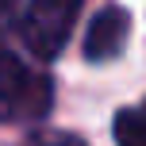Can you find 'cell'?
<instances>
[{
	"label": "cell",
	"instance_id": "8992f818",
	"mask_svg": "<svg viewBox=\"0 0 146 146\" xmlns=\"http://www.w3.org/2000/svg\"><path fill=\"white\" fill-rule=\"evenodd\" d=\"M15 15H19V0H0V35L12 27Z\"/></svg>",
	"mask_w": 146,
	"mask_h": 146
},
{
	"label": "cell",
	"instance_id": "5b68a950",
	"mask_svg": "<svg viewBox=\"0 0 146 146\" xmlns=\"http://www.w3.org/2000/svg\"><path fill=\"white\" fill-rule=\"evenodd\" d=\"M27 146H85V142L69 131H38L35 139H27Z\"/></svg>",
	"mask_w": 146,
	"mask_h": 146
},
{
	"label": "cell",
	"instance_id": "7a4b0ae2",
	"mask_svg": "<svg viewBox=\"0 0 146 146\" xmlns=\"http://www.w3.org/2000/svg\"><path fill=\"white\" fill-rule=\"evenodd\" d=\"M54 104L50 81L31 73L15 54L0 50V123L12 119H38Z\"/></svg>",
	"mask_w": 146,
	"mask_h": 146
},
{
	"label": "cell",
	"instance_id": "277c9868",
	"mask_svg": "<svg viewBox=\"0 0 146 146\" xmlns=\"http://www.w3.org/2000/svg\"><path fill=\"white\" fill-rule=\"evenodd\" d=\"M119 146H146V100L135 104V108H123L111 123Z\"/></svg>",
	"mask_w": 146,
	"mask_h": 146
},
{
	"label": "cell",
	"instance_id": "6da1fadb",
	"mask_svg": "<svg viewBox=\"0 0 146 146\" xmlns=\"http://www.w3.org/2000/svg\"><path fill=\"white\" fill-rule=\"evenodd\" d=\"M77 15H81V0H31L19 23L23 46L35 58L54 62L66 50L73 27H77Z\"/></svg>",
	"mask_w": 146,
	"mask_h": 146
},
{
	"label": "cell",
	"instance_id": "3957f363",
	"mask_svg": "<svg viewBox=\"0 0 146 146\" xmlns=\"http://www.w3.org/2000/svg\"><path fill=\"white\" fill-rule=\"evenodd\" d=\"M127 38H131V12L119 4H108L92 15V23L85 31V58L88 62L119 58L127 50Z\"/></svg>",
	"mask_w": 146,
	"mask_h": 146
}]
</instances>
